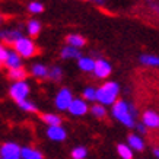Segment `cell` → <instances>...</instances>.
<instances>
[{
	"mask_svg": "<svg viewBox=\"0 0 159 159\" xmlns=\"http://www.w3.org/2000/svg\"><path fill=\"white\" fill-rule=\"evenodd\" d=\"M112 116L127 127L134 125L136 110L131 105H129L125 101H117L112 104Z\"/></svg>",
	"mask_w": 159,
	"mask_h": 159,
	"instance_id": "6da1fadb",
	"label": "cell"
},
{
	"mask_svg": "<svg viewBox=\"0 0 159 159\" xmlns=\"http://www.w3.org/2000/svg\"><path fill=\"white\" fill-rule=\"evenodd\" d=\"M120 86L116 82H107L97 91V101L101 102V105H111L114 104L118 97Z\"/></svg>",
	"mask_w": 159,
	"mask_h": 159,
	"instance_id": "7a4b0ae2",
	"label": "cell"
},
{
	"mask_svg": "<svg viewBox=\"0 0 159 159\" xmlns=\"http://www.w3.org/2000/svg\"><path fill=\"white\" fill-rule=\"evenodd\" d=\"M15 53L18 54L19 57H32L37 53V47H35L34 41L26 37H20L18 41L13 43Z\"/></svg>",
	"mask_w": 159,
	"mask_h": 159,
	"instance_id": "3957f363",
	"label": "cell"
},
{
	"mask_svg": "<svg viewBox=\"0 0 159 159\" xmlns=\"http://www.w3.org/2000/svg\"><path fill=\"white\" fill-rule=\"evenodd\" d=\"M29 91H31V88H29L28 83L25 82V80H20V82H15L13 85L10 86L9 93L16 102H20L28 98Z\"/></svg>",
	"mask_w": 159,
	"mask_h": 159,
	"instance_id": "277c9868",
	"label": "cell"
},
{
	"mask_svg": "<svg viewBox=\"0 0 159 159\" xmlns=\"http://www.w3.org/2000/svg\"><path fill=\"white\" fill-rule=\"evenodd\" d=\"M0 158L2 159H20V146L13 142L3 143L0 148Z\"/></svg>",
	"mask_w": 159,
	"mask_h": 159,
	"instance_id": "5b68a950",
	"label": "cell"
},
{
	"mask_svg": "<svg viewBox=\"0 0 159 159\" xmlns=\"http://www.w3.org/2000/svg\"><path fill=\"white\" fill-rule=\"evenodd\" d=\"M72 101H73L72 92L69 91V89H66V88L61 89V91L56 95V107H57L58 110H69Z\"/></svg>",
	"mask_w": 159,
	"mask_h": 159,
	"instance_id": "8992f818",
	"label": "cell"
},
{
	"mask_svg": "<svg viewBox=\"0 0 159 159\" xmlns=\"http://www.w3.org/2000/svg\"><path fill=\"white\" fill-rule=\"evenodd\" d=\"M111 64L108 61H105V60H102V58H99V60H97L95 61V67H93V70L92 72L95 73L98 77H102V79H105V77H108L111 75Z\"/></svg>",
	"mask_w": 159,
	"mask_h": 159,
	"instance_id": "52a82bcc",
	"label": "cell"
},
{
	"mask_svg": "<svg viewBox=\"0 0 159 159\" xmlns=\"http://www.w3.org/2000/svg\"><path fill=\"white\" fill-rule=\"evenodd\" d=\"M143 125L149 129H158L159 127V114L155 111H146L143 114Z\"/></svg>",
	"mask_w": 159,
	"mask_h": 159,
	"instance_id": "ba28073f",
	"label": "cell"
},
{
	"mask_svg": "<svg viewBox=\"0 0 159 159\" xmlns=\"http://www.w3.org/2000/svg\"><path fill=\"white\" fill-rule=\"evenodd\" d=\"M69 111L73 116H83V114L88 112V105L82 99H73L70 107H69Z\"/></svg>",
	"mask_w": 159,
	"mask_h": 159,
	"instance_id": "9c48e42d",
	"label": "cell"
},
{
	"mask_svg": "<svg viewBox=\"0 0 159 159\" xmlns=\"http://www.w3.org/2000/svg\"><path fill=\"white\" fill-rule=\"evenodd\" d=\"M47 136L54 142H61V140L66 139V130L61 125H51L47 130Z\"/></svg>",
	"mask_w": 159,
	"mask_h": 159,
	"instance_id": "30bf717a",
	"label": "cell"
},
{
	"mask_svg": "<svg viewBox=\"0 0 159 159\" xmlns=\"http://www.w3.org/2000/svg\"><path fill=\"white\" fill-rule=\"evenodd\" d=\"M20 37H22V34H20L18 29H5V31H0V39H3L6 43L13 44Z\"/></svg>",
	"mask_w": 159,
	"mask_h": 159,
	"instance_id": "8fae6325",
	"label": "cell"
},
{
	"mask_svg": "<svg viewBox=\"0 0 159 159\" xmlns=\"http://www.w3.org/2000/svg\"><path fill=\"white\" fill-rule=\"evenodd\" d=\"M5 64L9 67V70L10 69H19L22 67V60L15 51H7V57L5 60Z\"/></svg>",
	"mask_w": 159,
	"mask_h": 159,
	"instance_id": "7c38bea8",
	"label": "cell"
},
{
	"mask_svg": "<svg viewBox=\"0 0 159 159\" xmlns=\"http://www.w3.org/2000/svg\"><path fill=\"white\" fill-rule=\"evenodd\" d=\"M20 159H43V153L32 148H20Z\"/></svg>",
	"mask_w": 159,
	"mask_h": 159,
	"instance_id": "4fadbf2b",
	"label": "cell"
},
{
	"mask_svg": "<svg viewBox=\"0 0 159 159\" xmlns=\"http://www.w3.org/2000/svg\"><path fill=\"white\" fill-rule=\"evenodd\" d=\"M140 63L146 64V66H150V67H158L159 57L153 56V54H143V56H140Z\"/></svg>",
	"mask_w": 159,
	"mask_h": 159,
	"instance_id": "5bb4252c",
	"label": "cell"
},
{
	"mask_svg": "<svg viewBox=\"0 0 159 159\" xmlns=\"http://www.w3.org/2000/svg\"><path fill=\"white\" fill-rule=\"evenodd\" d=\"M61 57L63 58H80L82 54H80L79 48H75V47L67 45V47H64L61 50Z\"/></svg>",
	"mask_w": 159,
	"mask_h": 159,
	"instance_id": "9a60e30c",
	"label": "cell"
},
{
	"mask_svg": "<svg viewBox=\"0 0 159 159\" xmlns=\"http://www.w3.org/2000/svg\"><path fill=\"white\" fill-rule=\"evenodd\" d=\"M129 148L134 150H143L145 143H143V140L140 139L137 134H130L129 136Z\"/></svg>",
	"mask_w": 159,
	"mask_h": 159,
	"instance_id": "2e32d148",
	"label": "cell"
},
{
	"mask_svg": "<svg viewBox=\"0 0 159 159\" xmlns=\"http://www.w3.org/2000/svg\"><path fill=\"white\" fill-rule=\"evenodd\" d=\"M31 73H32L35 77L44 79V77L48 76V67L44 66V64H34L32 69H31Z\"/></svg>",
	"mask_w": 159,
	"mask_h": 159,
	"instance_id": "e0dca14e",
	"label": "cell"
},
{
	"mask_svg": "<svg viewBox=\"0 0 159 159\" xmlns=\"http://www.w3.org/2000/svg\"><path fill=\"white\" fill-rule=\"evenodd\" d=\"M77 64H79V67L85 70V72H92L93 67H95V61L89 57H80L77 58Z\"/></svg>",
	"mask_w": 159,
	"mask_h": 159,
	"instance_id": "ac0fdd59",
	"label": "cell"
},
{
	"mask_svg": "<svg viewBox=\"0 0 159 159\" xmlns=\"http://www.w3.org/2000/svg\"><path fill=\"white\" fill-rule=\"evenodd\" d=\"M67 43L70 47H75V48H80L85 45V38L82 35H77V34H72L67 37Z\"/></svg>",
	"mask_w": 159,
	"mask_h": 159,
	"instance_id": "d6986e66",
	"label": "cell"
},
{
	"mask_svg": "<svg viewBox=\"0 0 159 159\" xmlns=\"http://www.w3.org/2000/svg\"><path fill=\"white\" fill-rule=\"evenodd\" d=\"M7 75H9L10 79H13L15 82H20V80H25V77H26V72H25V69H24V67H19V69H10Z\"/></svg>",
	"mask_w": 159,
	"mask_h": 159,
	"instance_id": "ffe728a7",
	"label": "cell"
},
{
	"mask_svg": "<svg viewBox=\"0 0 159 159\" xmlns=\"http://www.w3.org/2000/svg\"><path fill=\"white\" fill-rule=\"evenodd\" d=\"M26 31H28V34L31 37H37L41 32V24H39V20L31 19L28 22V25H26Z\"/></svg>",
	"mask_w": 159,
	"mask_h": 159,
	"instance_id": "44dd1931",
	"label": "cell"
},
{
	"mask_svg": "<svg viewBox=\"0 0 159 159\" xmlns=\"http://www.w3.org/2000/svg\"><path fill=\"white\" fill-rule=\"evenodd\" d=\"M43 121L51 127V125H60L61 124V118L56 114H44L43 116Z\"/></svg>",
	"mask_w": 159,
	"mask_h": 159,
	"instance_id": "7402d4cb",
	"label": "cell"
},
{
	"mask_svg": "<svg viewBox=\"0 0 159 159\" xmlns=\"http://www.w3.org/2000/svg\"><path fill=\"white\" fill-rule=\"evenodd\" d=\"M117 150H118V155H120L123 159H131L133 158V152L127 145H118L117 146Z\"/></svg>",
	"mask_w": 159,
	"mask_h": 159,
	"instance_id": "603a6c76",
	"label": "cell"
},
{
	"mask_svg": "<svg viewBox=\"0 0 159 159\" xmlns=\"http://www.w3.org/2000/svg\"><path fill=\"white\" fill-rule=\"evenodd\" d=\"M18 105H19V108H22L24 111H28V112H35L37 111V105L32 101H28V99L18 102Z\"/></svg>",
	"mask_w": 159,
	"mask_h": 159,
	"instance_id": "cb8c5ba5",
	"label": "cell"
},
{
	"mask_svg": "<svg viewBox=\"0 0 159 159\" xmlns=\"http://www.w3.org/2000/svg\"><path fill=\"white\" fill-rule=\"evenodd\" d=\"M86 155H88L86 149H85V148H82V146L75 148V149H73V152H72L73 159H85V158H86Z\"/></svg>",
	"mask_w": 159,
	"mask_h": 159,
	"instance_id": "d4e9b609",
	"label": "cell"
},
{
	"mask_svg": "<svg viewBox=\"0 0 159 159\" xmlns=\"http://www.w3.org/2000/svg\"><path fill=\"white\" fill-rule=\"evenodd\" d=\"M28 10L31 13H41L44 10V5L39 2H31L28 5Z\"/></svg>",
	"mask_w": 159,
	"mask_h": 159,
	"instance_id": "484cf974",
	"label": "cell"
},
{
	"mask_svg": "<svg viewBox=\"0 0 159 159\" xmlns=\"http://www.w3.org/2000/svg\"><path fill=\"white\" fill-rule=\"evenodd\" d=\"M91 111H92V114H93V116H95V117H99V118L105 117V114H107L105 107H104V105H99V104H97V105L92 107Z\"/></svg>",
	"mask_w": 159,
	"mask_h": 159,
	"instance_id": "4316f807",
	"label": "cell"
},
{
	"mask_svg": "<svg viewBox=\"0 0 159 159\" xmlns=\"http://www.w3.org/2000/svg\"><path fill=\"white\" fill-rule=\"evenodd\" d=\"M48 76L53 79V80H60L61 79V76H63V72H61V69L60 67H51V69H48Z\"/></svg>",
	"mask_w": 159,
	"mask_h": 159,
	"instance_id": "83f0119b",
	"label": "cell"
},
{
	"mask_svg": "<svg viewBox=\"0 0 159 159\" xmlns=\"http://www.w3.org/2000/svg\"><path fill=\"white\" fill-rule=\"evenodd\" d=\"M83 98L88 99V101H95L97 99V91L93 88H86L83 91Z\"/></svg>",
	"mask_w": 159,
	"mask_h": 159,
	"instance_id": "f1b7e54d",
	"label": "cell"
},
{
	"mask_svg": "<svg viewBox=\"0 0 159 159\" xmlns=\"http://www.w3.org/2000/svg\"><path fill=\"white\" fill-rule=\"evenodd\" d=\"M7 51H9V50H6V47H3V45L0 44V64L5 63L6 57H7Z\"/></svg>",
	"mask_w": 159,
	"mask_h": 159,
	"instance_id": "f546056e",
	"label": "cell"
},
{
	"mask_svg": "<svg viewBox=\"0 0 159 159\" xmlns=\"http://www.w3.org/2000/svg\"><path fill=\"white\" fill-rule=\"evenodd\" d=\"M149 6L155 10V12H158V13H159V3H158V2H149Z\"/></svg>",
	"mask_w": 159,
	"mask_h": 159,
	"instance_id": "4dcf8cb0",
	"label": "cell"
},
{
	"mask_svg": "<svg viewBox=\"0 0 159 159\" xmlns=\"http://www.w3.org/2000/svg\"><path fill=\"white\" fill-rule=\"evenodd\" d=\"M137 130H139L140 133H146V127L143 124H139L137 125Z\"/></svg>",
	"mask_w": 159,
	"mask_h": 159,
	"instance_id": "1f68e13d",
	"label": "cell"
},
{
	"mask_svg": "<svg viewBox=\"0 0 159 159\" xmlns=\"http://www.w3.org/2000/svg\"><path fill=\"white\" fill-rule=\"evenodd\" d=\"M153 153H155V156H156V158L159 159V149H155V150H153Z\"/></svg>",
	"mask_w": 159,
	"mask_h": 159,
	"instance_id": "d6a6232c",
	"label": "cell"
},
{
	"mask_svg": "<svg viewBox=\"0 0 159 159\" xmlns=\"http://www.w3.org/2000/svg\"><path fill=\"white\" fill-rule=\"evenodd\" d=\"M91 2H95V3H104V0H91Z\"/></svg>",
	"mask_w": 159,
	"mask_h": 159,
	"instance_id": "836d02e7",
	"label": "cell"
},
{
	"mask_svg": "<svg viewBox=\"0 0 159 159\" xmlns=\"http://www.w3.org/2000/svg\"><path fill=\"white\" fill-rule=\"evenodd\" d=\"M0 24H2V18H0Z\"/></svg>",
	"mask_w": 159,
	"mask_h": 159,
	"instance_id": "e575fe53",
	"label": "cell"
},
{
	"mask_svg": "<svg viewBox=\"0 0 159 159\" xmlns=\"http://www.w3.org/2000/svg\"><path fill=\"white\" fill-rule=\"evenodd\" d=\"M0 159H2V158H0Z\"/></svg>",
	"mask_w": 159,
	"mask_h": 159,
	"instance_id": "d590c367",
	"label": "cell"
}]
</instances>
